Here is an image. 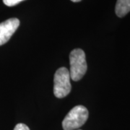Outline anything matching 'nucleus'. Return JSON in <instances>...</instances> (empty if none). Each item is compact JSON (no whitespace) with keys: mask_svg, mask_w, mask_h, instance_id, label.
I'll list each match as a JSON object with an SVG mask.
<instances>
[{"mask_svg":"<svg viewBox=\"0 0 130 130\" xmlns=\"http://www.w3.org/2000/svg\"><path fill=\"white\" fill-rule=\"evenodd\" d=\"M70 78L73 81H79L85 74L88 65L85 54L80 48H75L70 54Z\"/></svg>","mask_w":130,"mask_h":130,"instance_id":"f257e3e1","label":"nucleus"},{"mask_svg":"<svg viewBox=\"0 0 130 130\" xmlns=\"http://www.w3.org/2000/svg\"><path fill=\"white\" fill-rule=\"evenodd\" d=\"M14 130H30V129L28 128V126L26 124L20 123L15 126Z\"/></svg>","mask_w":130,"mask_h":130,"instance_id":"0eeeda50","label":"nucleus"},{"mask_svg":"<svg viewBox=\"0 0 130 130\" xmlns=\"http://www.w3.org/2000/svg\"><path fill=\"white\" fill-rule=\"evenodd\" d=\"M130 12V0H117L115 12L119 18H123Z\"/></svg>","mask_w":130,"mask_h":130,"instance_id":"39448f33","label":"nucleus"},{"mask_svg":"<svg viewBox=\"0 0 130 130\" xmlns=\"http://www.w3.org/2000/svg\"><path fill=\"white\" fill-rule=\"evenodd\" d=\"M76 130H80V129H76Z\"/></svg>","mask_w":130,"mask_h":130,"instance_id":"1a4fd4ad","label":"nucleus"},{"mask_svg":"<svg viewBox=\"0 0 130 130\" xmlns=\"http://www.w3.org/2000/svg\"><path fill=\"white\" fill-rule=\"evenodd\" d=\"M20 25L18 18H9L0 23V46L4 45L10 39Z\"/></svg>","mask_w":130,"mask_h":130,"instance_id":"20e7f679","label":"nucleus"},{"mask_svg":"<svg viewBox=\"0 0 130 130\" xmlns=\"http://www.w3.org/2000/svg\"><path fill=\"white\" fill-rule=\"evenodd\" d=\"M72 2H79L80 1H82V0H71Z\"/></svg>","mask_w":130,"mask_h":130,"instance_id":"6e6552de","label":"nucleus"},{"mask_svg":"<svg viewBox=\"0 0 130 130\" xmlns=\"http://www.w3.org/2000/svg\"><path fill=\"white\" fill-rule=\"evenodd\" d=\"M23 1L24 0H3V2L5 5H7L8 7H13Z\"/></svg>","mask_w":130,"mask_h":130,"instance_id":"423d86ee","label":"nucleus"},{"mask_svg":"<svg viewBox=\"0 0 130 130\" xmlns=\"http://www.w3.org/2000/svg\"><path fill=\"white\" fill-rule=\"evenodd\" d=\"M89 113L86 107L77 106L70 111L62 121L64 130H76L85 124L88 120Z\"/></svg>","mask_w":130,"mask_h":130,"instance_id":"f03ea898","label":"nucleus"},{"mask_svg":"<svg viewBox=\"0 0 130 130\" xmlns=\"http://www.w3.org/2000/svg\"><path fill=\"white\" fill-rule=\"evenodd\" d=\"M72 90L70 74L66 67H61L56 70L54 78V93L58 98L66 97Z\"/></svg>","mask_w":130,"mask_h":130,"instance_id":"7ed1b4c3","label":"nucleus"}]
</instances>
